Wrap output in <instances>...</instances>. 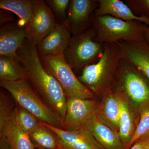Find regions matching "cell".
Listing matches in <instances>:
<instances>
[{
    "mask_svg": "<svg viewBox=\"0 0 149 149\" xmlns=\"http://www.w3.org/2000/svg\"><path fill=\"white\" fill-rule=\"evenodd\" d=\"M99 5L93 13L96 16L109 15L125 20H138L149 25V18L136 16L125 3L120 0H98Z\"/></svg>",
    "mask_w": 149,
    "mask_h": 149,
    "instance_id": "e0dca14e",
    "label": "cell"
},
{
    "mask_svg": "<svg viewBox=\"0 0 149 149\" xmlns=\"http://www.w3.org/2000/svg\"><path fill=\"white\" fill-rule=\"evenodd\" d=\"M144 39L145 41L149 44V25L147 27L144 35Z\"/></svg>",
    "mask_w": 149,
    "mask_h": 149,
    "instance_id": "f1b7e54d",
    "label": "cell"
},
{
    "mask_svg": "<svg viewBox=\"0 0 149 149\" xmlns=\"http://www.w3.org/2000/svg\"><path fill=\"white\" fill-rule=\"evenodd\" d=\"M149 133V104L142 107L141 110L140 122L133 136L125 148L128 149L137 141Z\"/></svg>",
    "mask_w": 149,
    "mask_h": 149,
    "instance_id": "cb8c5ba5",
    "label": "cell"
},
{
    "mask_svg": "<svg viewBox=\"0 0 149 149\" xmlns=\"http://www.w3.org/2000/svg\"><path fill=\"white\" fill-rule=\"evenodd\" d=\"M32 15L25 30L27 39L37 46L53 29L57 22L45 1L32 0Z\"/></svg>",
    "mask_w": 149,
    "mask_h": 149,
    "instance_id": "9c48e42d",
    "label": "cell"
},
{
    "mask_svg": "<svg viewBox=\"0 0 149 149\" xmlns=\"http://www.w3.org/2000/svg\"><path fill=\"white\" fill-rule=\"evenodd\" d=\"M122 52L118 42L104 44L103 54L98 61L85 67L78 77L93 93L110 91L113 83Z\"/></svg>",
    "mask_w": 149,
    "mask_h": 149,
    "instance_id": "7a4b0ae2",
    "label": "cell"
},
{
    "mask_svg": "<svg viewBox=\"0 0 149 149\" xmlns=\"http://www.w3.org/2000/svg\"><path fill=\"white\" fill-rule=\"evenodd\" d=\"M97 115L88 120L83 128L91 132L104 149H123V144L118 133L102 122Z\"/></svg>",
    "mask_w": 149,
    "mask_h": 149,
    "instance_id": "2e32d148",
    "label": "cell"
},
{
    "mask_svg": "<svg viewBox=\"0 0 149 149\" xmlns=\"http://www.w3.org/2000/svg\"><path fill=\"white\" fill-rule=\"evenodd\" d=\"M39 57L46 70L58 81L67 98L94 99V93L76 77L63 54Z\"/></svg>",
    "mask_w": 149,
    "mask_h": 149,
    "instance_id": "8992f818",
    "label": "cell"
},
{
    "mask_svg": "<svg viewBox=\"0 0 149 149\" xmlns=\"http://www.w3.org/2000/svg\"><path fill=\"white\" fill-rule=\"evenodd\" d=\"M15 58L26 70L32 87L63 123L66 112V95L58 81L45 69L36 45L26 38L17 52Z\"/></svg>",
    "mask_w": 149,
    "mask_h": 149,
    "instance_id": "6da1fadb",
    "label": "cell"
},
{
    "mask_svg": "<svg viewBox=\"0 0 149 149\" xmlns=\"http://www.w3.org/2000/svg\"><path fill=\"white\" fill-rule=\"evenodd\" d=\"M146 149H149V134L146 136Z\"/></svg>",
    "mask_w": 149,
    "mask_h": 149,
    "instance_id": "f546056e",
    "label": "cell"
},
{
    "mask_svg": "<svg viewBox=\"0 0 149 149\" xmlns=\"http://www.w3.org/2000/svg\"><path fill=\"white\" fill-rule=\"evenodd\" d=\"M10 11L6 10L1 9L0 10V24L2 26L4 24L10 22H14L15 19L12 15Z\"/></svg>",
    "mask_w": 149,
    "mask_h": 149,
    "instance_id": "4316f807",
    "label": "cell"
},
{
    "mask_svg": "<svg viewBox=\"0 0 149 149\" xmlns=\"http://www.w3.org/2000/svg\"><path fill=\"white\" fill-rule=\"evenodd\" d=\"M1 149H7L5 147H1Z\"/></svg>",
    "mask_w": 149,
    "mask_h": 149,
    "instance_id": "1f68e13d",
    "label": "cell"
},
{
    "mask_svg": "<svg viewBox=\"0 0 149 149\" xmlns=\"http://www.w3.org/2000/svg\"><path fill=\"white\" fill-rule=\"evenodd\" d=\"M1 87L13 97L19 106L34 115L40 122L63 129V121L41 97L27 79L0 81Z\"/></svg>",
    "mask_w": 149,
    "mask_h": 149,
    "instance_id": "277c9868",
    "label": "cell"
},
{
    "mask_svg": "<svg viewBox=\"0 0 149 149\" xmlns=\"http://www.w3.org/2000/svg\"><path fill=\"white\" fill-rule=\"evenodd\" d=\"M15 109L17 122L25 133L29 134L40 124V120L27 110L20 106Z\"/></svg>",
    "mask_w": 149,
    "mask_h": 149,
    "instance_id": "603a6c76",
    "label": "cell"
},
{
    "mask_svg": "<svg viewBox=\"0 0 149 149\" xmlns=\"http://www.w3.org/2000/svg\"><path fill=\"white\" fill-rule=\"evenodd\" d=\"M133 117L127 103L122 100L119 120L118 135L119 139L126 147L133 136Z\"/></svg>",
    "mask_w": 149,
    "mask_h": 149,
    "instance_id": "7402d4cb",
    "label": "cell"
},
{
    "mask_svg": "<svg viewBox=\"0 0 149 149\" xmlns=\"http://www.w3.org/2000/svg\"><path fill=\"white\" fill-rule=\"evenodd\" d=\"M41 123L55 135L58 143L63 149H104L86 128L65 130L45 123Z\"/></svg>",
    "mask_w": 149,
    "mask_h": 149,
    "instance_id": "8fae6325",
    "label": "cell"
},
{
    "mask_svg": "<svg viewBox=\"0 0 149 149\" xmlns=\"http://www.w3.org/2000/svg\"><path fill=\"white\" fill-rule=\"evenodd\" d=\"M123 99L117 94H107L102 104L99 106L97 116L104 124L118 133Z\"/></svg>",
    "mask_w": 149,
    "mask_h": 149,
    "instance_id": "ac0fdd59",
    "label": "cell"
},
{
    "mask_svg": "<svg viewBox=\"0 0 149 149\" xmlns=\"http://www.w3.org/2000/svg\"><path fill=\"white\" fill-rule=\"evenodd\" d=\"M53 13L58 23L65 24L68 11L70 3V0H47L45 1Z\"/></svg>",
    "mask_w": 149,
    "mask_h": 149,
    "instance_id": "d4e9b609",
    "label": "cell"
},
{
    "mask_svg": "<svg viewBox=\"0 0 149 149\" xmlns=\"http://www.w3.org/2000/svg\"><path fill=\"white\" fill-rule=\"evenodd\" d=\"M125 3L136 16L149 18V0H126Z\"/></svg>",
    "mask_w": 149,
    "mask_h": 149,
    "instance_id": "484cf974",
    "label": "cell"
},
{
    "mask_svg": "<svg viewBox=\"0 0 149 149\" xmlns=\"http://www.w3.org/2000/svg\"><path fill=\"white\" fill-rule=\"evenodd\" d=\"M27 38L25 28L12 22L0 28V56L16 57V52Z\"/></svg>",
    "mask_w": 149,
    "mask_h": 149,
    "instance_id": "5bb4252c",
    "label": "cell"
},
{
    "mask_svg": "<svg viewBox=\"0 0 149 149\" xmlns=\"http://www.w3.org/2000/svg\"><path fill=\"white\" fill-rule=\"evenodd\" d=\"M123 57L130 61L149 80V44L146 41H119Z\"/></svg>",
    "mask_w": 149,
    "mask_h": 149,
    "instance_id": "9a60e30c",
    "label": "cell"
},
{
    "mask_svg": "<svg viewBox=\"0 0 149 149\" xmlns=\"http://www.w3.org/2000/svg\"><path fill=\"white\" fill-rule=\"evenodd\" d=\"M99 5L98 0H70L65 25L71 35L91 27V17Z\"/></svg>",
    "mask_w": 149,
    "mask_h": 149,
    "instance_id": "7c38bea8",
    "label": "cell"
},
{
    "mask_svg": "<svg viewBox=\"0 0 149 149\" xmlns=\"http://www.w3.org/2000/svg\"><path fill=\"white\" fill-rule=\"evenodd\" d=\"M32 143L47 149H57L58 147L57 139L52 131L40 122L36 128L29 133Z\"/></svg>",
    "mask_w": 149,
    "mask_h": 149,
    "instance_id": "44dd1931",
    "label": "cell"
},
{
    "mask_svg": "<svg viewBox=\"0 0 149 149\" xmlns=\"http://www.w3.org/2000/svg\"><path fill=\"white\" fill-rule=\"evenodd\" d=\"M129 149H146V136L137 141Z\"/></svg>",
    "mask_w": 149,
    "mask_h": 149,
    "instance_id": "83f0119b",
    "label": "cell"
},
{
    "mask_svg": "<svg viewBox=\"0 0 149 149\" xmlns=\"http://www.w3.org/2000/svg\"><path fill=\"white\" fill-rule=\"evenodd\" d=\"M117 75L120 79V88L133 101L137 104L149 102V83L146 75L130 61L120 59Z\"/></svg>",
    "mask_w": 149,
    "mask_h": 149,
    "instance_id": "52a82bcc",
    "label": "cell"
},
{
    "mask_svg": "<svg viewBox=\"0 0 149 149\" xmlns=\"http://www.w3.org/2000/svg\"><path fill=\"white\" fill-rule=\"evenodd\" d=\"M27 79V72L15 58L0 56V81L14 82Z\"/></svg>",
    "mask_w": 149,
    "mask_h": 149,
    "instance_id": "ffe728a7",
    "label": "cell"
},
{
    "mask_svg": "<svg viewBox=\"0 0 149 149\" xmlns=\"http://www.w3.org/2000/svg\"><path fill=\"white\" fill-rule=\"evenodd\" d=\"M99 106L94 99L68 98L63 129L72 130L83 128L88 120L97 114Z\"/></svg>",
    "mask_w": 149,
    "mask_h": 149,
    "instance_id": "30bf717a",
    "label": "cell"
},
{
    "mask_svg": "<svg viewBox=\"0 0 149 149\" xmlns=\"http://www.w3.org/2000/svg\"><path fill=\"white\" fill-rule=\"evenodd\" d=\"M0 136L12 149H34L29 134L19 126L15 109H12L5 96L0 97Z\"/></svg>",
    "mask_w": 149,
    "mask_h": 149,
    "instance_id": "ba28073f",
    "label": "cell"
},
{
    "mask_svg": "<svg viewBox=\"0 0 149 149\" xmlns=\"http://www.w3.org/2000/svg\"><path fill=\"white\" fill-rule=\"evenodd\" d=\"M104 50V44L97 41L95 29L91 27L82 33L72 35L63 56L73 71L82 72L86 66L98 61Z\"/></svg>",
    "mask_w": 149,
    "mask_h": 149,
    "instance_id": "5b68a950",
    "label": "cell"
},
{
    "mask_svg": "<svg viewBox=\"0 0 149 149\" xmlns=\"http://www.w3.org/2000/svg\"><path fill=\"white\" fill-rule=\"evenodd\" d=\"M32 0H1L0 8L13 13L18 16L17 22L20 27L25 28L32 15Z\"/></svg>",
    "mask_w": 149,
    "mask_h": 149,
    "instance_id": "d6986e66",
    "label": "cell"
},
{
    "mask_svg": "<svg viewBox=\"0 0 149 149\" xmlns=\"http://www.w3.org/2000/svg\"><path fill=\"white\" fill-rule=\"evenodd\" d=\"M91 22L96 32V40L102 44L145 41L144 35L148 26L138 20L125 21L111 15L96 16L93 13Z\"/></svg>",
    "mask_w": 149,
    "mask_h": 149,
    "instance_id": "3957f363",
    "label": "cell"
},
{
    "mask_svg": "<svg viewBox=\"0 0 149 149\" xmlns=\"http://www.w3.org/2000/svg\"><path fill=\"white\" fill-rule=\"evenodd\" d=\"M72 37L64 24L57 22L52 31L36 46L38 55L63 54L69 47Z\"/></svg>",
    "mask_w": 149,
    "mask_h": 149,
    "instance_id": "4fadbf2b",
    "label": "cell"
},
{
    "mask_svg": "<svg viewBox=\"0 0 149 149\" xmlns=\"http://www.w3.org/2000/svg\"><path fill=\"white\" fill-rule=\"evenodd\" d=\"M57 149H63L62 148H61V147L60 146H59V145L58 144V148H57Z\"/></svg>",
    "mask_w": 149,
    "mask_h": 149,
    "instance_id": "4dcf8cb0",
    "label": "cell"
}]
</instances>
